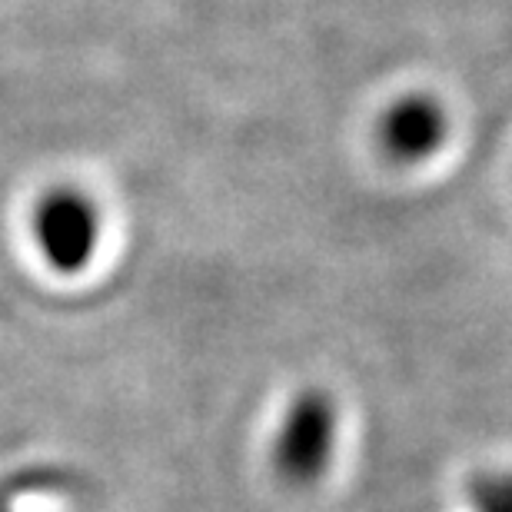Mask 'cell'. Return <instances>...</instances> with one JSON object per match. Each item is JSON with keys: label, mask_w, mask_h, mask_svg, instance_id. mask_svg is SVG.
Instances as JSON below:
<instances>
[{"label": "cell", "mask_w": 512, "mask_h": 512, "mask_svg": "<svg viewBox=\"0 0 512 512\" xmlns=\"http://www.w3.org/2000/svg\"><path fill=\"white\" fill-rule=\"evenodd\" d=\"M336 446V406L320 389H306L286 409L276 436V473L293 486L316 483L333 459Z\"/></svg>", "instance_id": "cell-1"}, {"label": "cell", "mask_w": 512, "mask_h": 512, "mask_svg": "<svg viewBox=\"0 0 512 512\" xmlns=\"http://www.w3.org/2000/svg\"><path fill=\"white\" fill-rule=\"evenodd\" d=\"M446 110L433 97L413 94L396 100L380 124L383 150L399 163H419L443 147L446 140Z\"/></svg>", "instance_id": "cell-2"}, {"label": "cell", "mask_w": 512, "mask_h": 512, "mask_svg": "<svg viewBox=\"0 0 512 512\" xmlns=\"http://www.w3.org/2000/svg\"><path fill=\"white\" fill-rule=\"evenodd\" d=\"M40 237L50 260L60 270H80L97 247V213L87 200L64 193L44 207L40 217Z\"/></svg>", "instance_id": "cell-3"}, {"label": "cell", "mask_w": 512, "mask_h": 512, "mask_svg": "<svg viewBox=\"0 0 512 512\" xmlns=\"http://www.w3.org/2000/svg\"><path fill=\"white\" fill-rule=\"evenodd\" d=\"M476 512H512V476H483L473 483Z\"/></svg>", "instance_id": "cell-4"}]
</instances>
